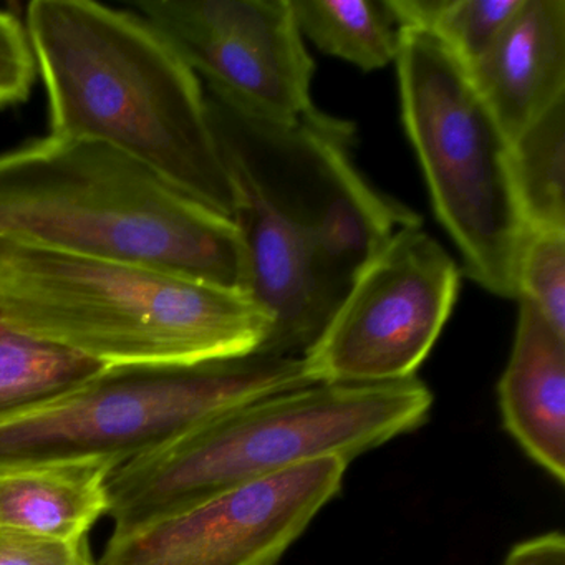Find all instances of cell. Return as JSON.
<instances>
[{
	"label": "cell",
	"instance_id": "cell-1",
	"mask_svg": "<svg viewBox=\"0 0 565 565\" xmlns=\"http://www.w3.org/2000/svg\"><path fill=\"white\" fill-rule=\"evenodd\" d=\"M233 186L246 292L273 329L260 352L302 356L383 244L422 217L352 160L353 127L316 110L274 120L207 90Z\"/></svg>",
	"mask_w": 565,
	"mask_h": 565
},
{
	"label": "cell",
	"instance_id": "cell-2",
	"mask_svg": "<svg viewBox=\"0 0 565 565\" xmlns=\"http://www.w3.org/2000/svg\"><path fill=\"white\" fill-rule=\"evenodd\" d=\"M25 29L47 88L51 135L107 145L233 217L206 94L157 29L88 0H35Z\"/></svg>",
	"mask_w": 565,
	"mask_h": 565
},
{
	"label": "cell",
	"instance_id": "cell-3",
	"mask_svg": "<svg viewBox=\"0 0 565 565\" xmlns=\"http://www.w3.org/2000/svg\"><path fill=\"white\" fill-rule=\"evenodd\" d=\"M0 316L25 335L107 366L250 355L273 329L244 290L6 239Z\"/></svg>",
	"mask_w": 565,
	"mask_h": 565
},
{
	"label": "cell",
	"instance_id": "cell-4",
	"mask_svg": "<svg viewBox=\"0 0 565 565\" xmlns=\"http://www.w3.org/2000/svg\"><path fill=\"white\" fill-rule=\"evenodd\" d=\"M0 239L246 292L233 220L95 141L51 135L0 154Z\"/></svg>",
	"mask_w": 565,
	"mask_h": 565
},
{
	"label": "cell",
	"instance_id": "cell-5",
	"mask_svg": "<svg viewBox=\"0 0 565 565\" xmlns=\"http://www.w3.org/2000/svg\"><path fill=\"white\" fill-rule=\"evenodd\" d=\"M433 395L422 380L302 388L244 403L107 478L111 535L130 534L221 492L319 459L349 462L422 426Z\"/></svg>",
	"mask_w": 565,
	"mask_h": 565
},
{
	"label": "cell",
	"instance_id": "cell-6",
	"mask_svg": "<svg viewBox=\"0 0 565 565\" xmlns=\"http://www.w3.org/2000/svg\"><path fill=\"white\" fill-rule=\"evenodd\" d=\"M313 385L302 356L105 366L52 402L0 422V475L150 455L244 403Z\"/></svg>",
	"mask_w": 565,
	"mask_h": 565
},
{
	"label": "cell",
	"instance_id": "cell-7",
	"mask_svg": "<svg viewBox=\"0 0 565 565\" xmlns=\"http://www.w3.org/2000/svg\"><path fill=\"white\" fill-rule=\"evenodd\" d=\"M399 104L431 204L469 279L518 299L515 267L527 236L511 170V140L468 67L433 35L402 28Z\"/></svg>",
	"mask_w": 565,
	"mask_h": 565
},
{
	"label": "cell",
	"instance_id": "cell-8",
	"mask_svg": "<svg viewBox=\"0 0 565 565\" xmlns=\"http://www.w3.org/2000/svg\"><path fill=\"white\" fill-rule=\"evenodd\" d=\"M459 286L458 264L422 224L396 231L303 353L307 379L375 385L416 376L451 316Z\"/></svg>",
	"mask_w": 565,
	"mask_h": 565
},
{
	"label": "cell",
	"instance_id": "cell-9",
	"mask_svg": "<svg viewBox=\"0 0 565 565\" xmlns=\"http://www.w3.org/2000/svg\"><path fill=\"white\" fill-rule=\"evenodd\" d=\"M135 9L207 90L263 117L316 111L312 57L290 0H143Z\"/></svg>",
	"mask_w": 565,
	"mask_h": 565
},
{
	"label": "cell",
	"instance_id": "cell-10",
	"mask_svg": "<svg viewBox=\"0 0 565 565\" xmlns=\"http://www.w3.org/2000/svg\"><path fill=\"white\" fill-rule=\"evenodd\" d=\"M349 462L330 458L221 492L130 534L97 565H277L339 494Z\"/></svg>",
	"mask_w": 565,
	"mask_h": 565
},
{
	"label": "cell",
	"instance_id": "cell-11",
	"mask_svg": "<svg viewBox=\"0 0 565 565\" xmlns=\"http://www.w3.org/2000/svg\"><path fill=\"white\" fill-rule=\"evenodd\" d=\"M509 140L565 98V0H521L491 47L468 67Z\"/></svg>",
	"mask_w": 565,
	"mask_h": 565
},
{
	"label": "cell",
	"instance_id": "cell-12",
	"mask_svg": "<svg viewBox=\"0 0 565 565\" xmlns=\"http://www.w3.org/2000/svg\"><path fill=\"white\" fill-rule=\"evenodd\" d=\"M498 395L509 435L545 472L565 481V337L521 302Z\"/></svg>",
	"mask_w": 565,
	"mask_h": 565
},
{
	"label": "cell",
	"instance_id": "cell-13",
	"mask_svg": "<svg viewBox=\"0 0 565 565\" xmlns=\"http://www.w3.org/2000/svg\"><path fill=\"white\" fill-rule=\"evenodd\" d=\"M105 462H71L0 475V529L52 541L87 539L107 514Z\"/></svg>",
	"mask_w": 565,
	"mask_h": 565
},
{
	"label": "cell",
	"instance_id": "cell-14",
	"mask_svg": "<svg viewBox=\"0 0 565 565\" xmlns=\"http://www.w3.org/2000/svg\"><path fill=\"white\" fill-rule=\"evenodd\" d=\"M302 38L323 54L362 71H379L398 57V21L388 0H290Z\"/></svg>",
	"mask_w": 565,
	"mask_h": 565
},
{
	"label": "cell",
	"instance_id": "cell-15",
	"mask_svg": "<svg viewBox=\"0 0 565 565\" xmlns=\"http://www.w3.org/2000/svg\"><path fill=\"white\" fill-rule=\"evenodd\" d=\"M105 366L25 335L0 316V422L65 395Z\"/></svg>",
	"mask_w": 565,
	"mask_h": 565
},
{
	"label": "cell",
	"instance_id": "cell-16",
	"mask_svg": "<svg viewBox=\"0 0 565 565\" xmlns=\"http://www.w3.org/2000/svg\"><path fill=\"white\" fill-rule=\"evenodd\" d=\"M511 170L529 230L565 231V98L511 141Z\"/></svg>",
	"mask_w": 565,
	"mask_h": 565
},
{
	"label": "cell",
	"instance_id": "cell-17",
	"mask_svg": "<svg viewBox=\"0 0 565 565\" xmlns=\"http://www.w3.org/2000/svg\"><path fill=\"white\" fill-rule=\"evenodd\" d=\"M399 29L433 35L466 67L484 55L521 0H388Z\"/></svg>",
	"mask_w": 565,
	"mask_h": 565
},
{
	"label": "cell",
	"instance_id": "cell-18",
	"mask_svg": "<svg viewBox=\"0 0 565 565\" xmlns=\"http://www.w3.org/2000/svg\"><path fill=\"white\" fill-rule=\"evenodd\" d=\"M515 292L565 337V231H527L515 267Z\"/></svg>",
	"mask_w": 565,
	"mask_h": 565
},
{
	"label": "cell",
	"instance_id": "cell-19",
	"mask_svg": "<svg viewBox=\"0 0 565 565\" xmlns=\"http://www.w3.org/2000/svg\"><path fill=\"white\" fill-rule=\"evenodd\" d=\"M38 74L24 22L11 12L0 11V107L24 104Z\"/></svg>",
	"mask_w": 565,
	"mask_h": 565
},
{
	"label": "cell",
	"instance_id": "cell-20",
	"mask_svg": "<svg viewBox=\"0 0 565 565\" xmlns=\"http://www.w3.org/2000/svg\"><path fill=\"white\" fill-rule=\"evenodd\" d=\"M0 565H97L92 561L87 539L52 541L0 529Z\"/></svg>",
	"mask_w": 565,
	"mask_h": 565
},
{
	"label": "cell",
	"instance_id": "cell-21",
	"mask_svg": "<svg viewBox=\"0 0 565 565\" xmlns=\"http://www.w3.org/2000/svg\"><path fill=\"white\" fill-rule=\"evenodd\" d=\"M504 565H565V539L561 532H547L519 542Z\"/></svg>",
	"mask_w": 565,
	"mask_h": 565
}]
</instances>
